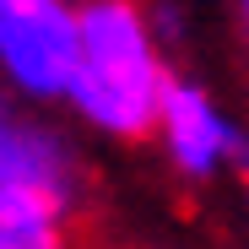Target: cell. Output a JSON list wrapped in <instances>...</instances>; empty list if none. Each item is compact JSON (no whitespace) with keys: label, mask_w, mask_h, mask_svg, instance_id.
Returning <instances> with one entry per match:
<instances>
[{"label":"cell","mask_w":249,"mask_h":249,"mask_svg":"<svg viewBox=\"0 0 249 249\" xmlns=\"http://www.w3.org/2000/svg\"><path fill=\"white\" fill-rule=\"evenodd\" d=\"M0 249H71L65 195L44 184L0 190Z\"/></svg>","instance_id":"cell-3"},{"label":"cell","mask_w":249,"mask_h":249,"mask_svg":"<svg viewBox=\"0 0 249 249\" xmlns=\"http://www.w3.org/2000/svg\"><path fill=\"white\" fill-rule=\"evenodd\" d=\"M162 130H168L174 162L184 174H206L217 162V152L228 146V130L217 124L212 103L195 87H168V98H162Z\"/></svg>","instance_id":"cell-4"},{"label":"cell","mask_w":249,"mask_h":249,"mask_svg":"<svg viewBox=\"0 0 249 249\" xmlns=\"http://www.w3.org/2000/svg\"><path fill=\"white\" fill-rule=\"evenodd\" d=\"M17 184H44L71 195V157L60 152V141L0 119V190H17Z\"/></svg>","instance_id":"cell-5"},{"label":"cell","mask_w":249,"mask_h":249,"mask_svg":"<svg viewBox=\"0 0 249 249\" xmlns=\"http://www.w3.org/2000/svg\"><path fill=\"white\" fill-rule=\"evenodd\" d=\"M71 92L114 136H152L162 124L168 81L130 0H92L81 11V65Z\"/></svg>","instance_id":"cell-1"},{"label":"cell","mask_w":249,"mask_h":249,"mask_svg":"<svg viewBox=\"0 0 249 249\" xmlns=\"http://www.w3.org/2000/svg\"><path fill=\"white\" fill-rule=\"evenodd\" d=\"M0 60L27 92H71L81 65V17H71L60 0H6Z\"/></svg>","instance_id":"cell-2"}]
</instances>
